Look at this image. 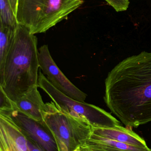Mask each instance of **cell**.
I'll return each mask as SVG.
<instances>
[{"mask_svg": "<svg viewBox=\"0 0 151 151\" xmlns=\"http://www.w3.org/2000/svg\"><path fill=\"white\" fill-rule=\"evenodd\" d=\"M37 85L48 95L59 110L71 116L87 120L92 128H111L121 126L119 121L102 108L77 101L60 92L40 71Z\"/></svg>", "mask_w": 151, "mask_h": 151, "instance_id": "obj_5", "label": "cell"}, {"mask_svg": "<svg viewBox=\"0 0 151 151\" xmlns=\"http://www.w3.org/2000/svg\"><path fill=\"white\" fill-rule=\"evenodd\" d=\"M0 17L3 24L15 27L17 24L9 0H0Z\"/></svg>", "mask_w": 151, "mask_h": 151, "instance_id": "obj_13", "label": "cell"}, {"mask_svg": "<svg viewBox=\"0 0 151 151\" xmlns=\"http://www.w3.org/2000/svg\"><path fill=\"white\" fill-rule=\"evenodd\" d=\"M83 0H17L16 19L33 34L47 32L83 4Z\"/></svg>", "mask_w": 151, "mask_h": 151, "instance_id": "obj_3", "label": "cell"}, {"mask_svg": "<svg viewBox=\"0 0 151 151\" xmlns=\"http://www.w3.org/2000/svg\"><path fill=\"white\" fill-rule=\"evenodd\" d=\"M43 122L54 138L58 151H74L89 139L92 127L85 119L62 111L53 102L45 104Z\"/></svg>", "mask_w": 151, "mask_h": 151, "instance_id": "obj_4", "label": "cell"}, {"mask_svg": "<svg viewBox=\"0 0 151 151\" xmlns=\"http://www.w3.org/2000/svg\"><path fill=\"white\" fill-rule=\"evenodd\" d=\"M27 139V144L30 151H44L40 147H39L35 143L33 142L31 140Z\"/></svg>", "mask_w": 151, "mask_h": 151, "instance_id": "obj_16", "label": "cell"}, {"mask_svg": "<svg viewBox=\"0 0 151 151\" xmlns=\"http://www.w3.org/2000/svg\"><path fill=\"white\" fill-rule=\"evenodd\" d=\"M9 2L10 4L11 7L12 9V11H13L15 17H16L17 0H9Z\"/></svg>", "mask_w": 151, "mask_h": 151, "instance_id": "obj_17", "label": "cell"}, {"mask_svg": "<svg viewBox=\"0 0 151 151\" xmlns=\"http://www.w3.org/2000/svg\"><path fill=\"white\" fill-rule=\"evenodd\" d=\"M92 134L98 136L139 147H148L144 139L131 129L121 126L111 128H92Z\"/></svg>", "mask_w": 151, "mask_h": 151, "instance_id": "obj_10", "label": "cell"}, {"mask_svg": "<svg viewBox=\"0 0 151 151\" xmlns=\"http://www.w3.org/2000/svg\"><path fill=\"white\" fill-rule=\"evenodd\" d=\"M82 151H87L85 150H84V149H82Z\"/></svg>", "mask_w": 151, "mask_h": 151, "instance_id": "obj_19", "label": "cell"}, {"mask_svg": "<svg viewBox=\"0 0 151 151\" xmlns=\"http://www.w3.org/2000/svg\"><path fill=\"white\" fill-rule=\"evenodd\" d=\"M38 85L31 88L14 103L15 110L20 111L37 121L43 122L45 104L38 90Z\"/></svg>", "mask_w": 151, "mask_h": 151, "instance_id": "obj_9", "label": "cell"}, {"mask_svg": "<svg viewBox=\"0 0 151 151\" xmlns=\"http://www.w3.org/2000/svg\"><path fill=\"white\" fill-rule=\"evenodd\" d=\"M87 151H151L149 147H139L111 140L91 134L82 146Z\"/></svg>", "mask_w": 151, "mask_h": 151, "instance_id": "obj_11", "label": "cell"}, {"mask_svg": "<svg viewBox=\"0 0 151 151\" xmlns=\"http://www.w3.org/2000/svg\"><path fill=\"white\" fill-rule=\"evenodd\" d=\"M0 151H30L27 139L9 115L0 112Z\"/></svg>", "mask_w": 151, "mask_h": 151, "instance_id": "obj_8", "label": "cell"}, {"mask_svg": "<svg viewBox=\"0 0 151 151\" xmlns=\"http://www.w3.org/2000/svg\"><path fill=\"white\" fill-rule=\"evenodd\" d=\"M117 12L127 10L129 6L130 0H105Z\"/></svg>", "mask_w": 151, "mask_h": 151, "instance_id": "obj_15", "label": "cell"}, {"mask_svg": "<svg viewBox=\"0 0 151 151\" xmlns=\"http://www.w3.org/2000/svg\"><path fill=\"white\" fill-rule=\"evenodd\" d=\"M39 68L37 37L17 24L13 45L0 76V86L12 102L38 85Z\"/></svg>", "mask_w": 151, "mask_h": 151, "instance_id": "obj_2", "label": "cell"}, {"mask_svg": "<svg viewBox=\"0 0 151 151\" xmlns=\"http://www.w3.org/2000/svg\"><path fill=\"white\" fill-rule=\"evenodd\" d=\"M0 112L9 114L27 138L44 151H58L54 138L43 122L37 121L17 110L11 112Z\"/></svg>", "mask_w": 151, "mask_h": 151, "instance_id": "obj_7", "label": "cell"}, {"mask_svg": "<svg viewBox=\"0 0 151 151\" xmlns=\"http://www.w3.org/2000/svg\"><path fill=\"white\" fill-rule=\"evenodd\" d=\"M14 103L6 95L0 86V112H11L15 110Z\"/></svg>", "mask_w": 151, "mask_h": 151, "instance_id": "obj_14", "label": "cell"}, {"mask_svg": "<svg viewBox=\"0 0 151 151\" xmlns=\"http://www.w3.org/2000/svg\"><path fill=\"white\" fill-rule=\"evenodd\" d=\"M74 151H82V150L81 147V146H79V147H78V148H76L75 150H74Z\"/></svg>", "mask_w": 151, "mask_h": 151, "instance_id": "obj_18", "label": "cell"}, {"mask_svg": "<svg viewBox=\"0 0 151 151\" xmlns=\"http://www.w3.org/2000/svg\"><path fill=\"white\" fill-rule=\"evenodd\" d=\"M104 100L124 125L136 128L151 122V52L119 63L105 80Z\"/></svg>", "mask_w": 151, "mask_h": 151, "instance_id": "obj_1", "label": "cell"}, {"mask_svg": "<svg viewBox=\"0 0 151 151\" xmlns=\"http://www.w3.org/2000/svg\"><path fill=\"white\" fill-rule=\"evenodd\" d=\"M15 27L1 23L0 25V76L2 74L5 61L14 42Z\"/></svg>", "mask_w": 151, "mask_h": 151, "instance_id": "obj_12", "label": "cell"}, {"mask_svg": "<svg viewBox=\"0 0 151 151\" xmlns=\"http://www.w3.org/2000/svg\"><path fill=\"white\" fill-rule=\"evenodd\" d=\"M40 68L55 88L69 97L85 102L87 95L74 85L62 72L52 58L47 45L38 49Z\"/></svg>", "mask_w": 151, "mask_h": 151, "instance_id": "obj_6", "label": "cell"}]
</instances>
